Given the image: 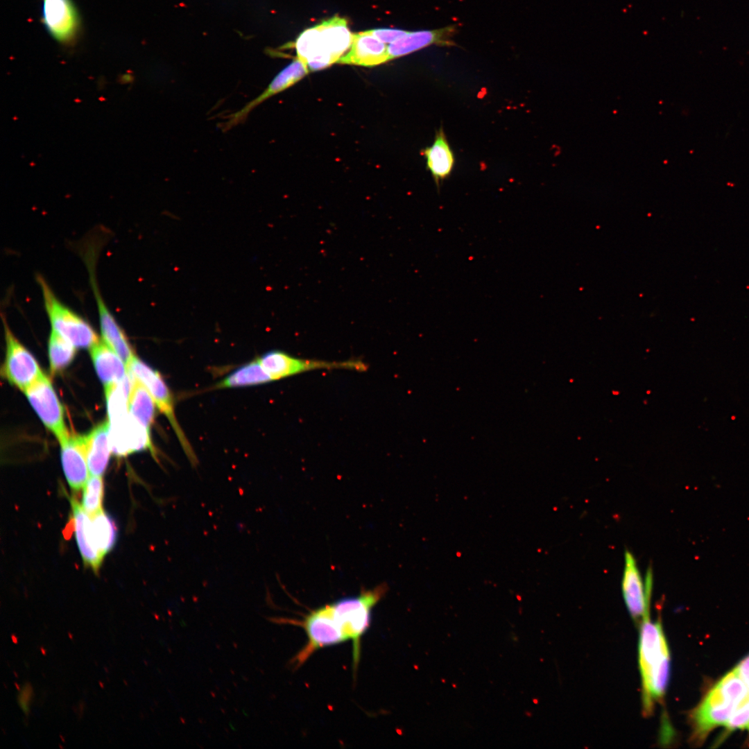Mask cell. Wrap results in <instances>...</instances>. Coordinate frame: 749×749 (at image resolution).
<instances>
[{
  "mask_svg": "<svg viewBox=\"0 0 749 749\" xmlns=\"http://www.w3.org/2000/svg\"><path fill=\"white\" fill-rule=\"evenodd\" d=\"M639 638V668L642 685V711L651 716L655 704L664 696L670 676V653L659 618L654 621L647 608L642 620Z\"/></svg>",
  "mask_w": 749,
  "mask_h": 749,
  "instance_id": "1",
  "label": "cell"
},
{
  "mask_svg": "<svg viewBox=\"0 0 749 749\" xmlns=\"http://www.w3.org/2000/svg\"><path fill=\"white\" fill-rule=\"evenodd\" d=\"M748 692L734 669L726 673L692 712V740L697 743L703 741L714 729L724 726Z\"/></svg>",
  "mask_w": 749,
  "mask_h": 749,
  "instance_id": "2",
  "label": "cell"
},
{
  "mask_svg": "<svg viewBox=\"0 0 749 749\" xmlns=\"http://www.w3.org/2000/svg\"><path fill=\"white\" fill-rule=\"evenodd\" d=\"M381 584L354 596L340 599L331 604L335 619L347 640L353 646V665L356 669L360 659L361 639L370 627L372 610L387 591Z\"/></svg>",
  "mask_w": 749,
  "mask_h": 749,
  "instance_id": "3",
  "label": "cell"
},
{
  "mask_svg": "<svg viewBox=\"0 0 749 749\" xmlns=\"http://www.w3.org/2000/svg\"><path fill=\"white\" fill-rule=\"evenodd\" d=\"M46 312L53 330L76 348H89L100 341L92 327L76 312L63 304L46 280L37 277Z\"/></svg>",
  "mask_w": 749,
  "mask_h": 749,
  "instance_id": "4",
  "label": "cell"
},
{
  "mask_svg": "<svg viewBox=\"0 0 749 749\" xmlns=\"http://www.w3.org/2000/svg\"><path fill=\"white\" fill-rule=\"evenodd\" d=\"M127 367L130 377L148 390L157 408L167 417L189 462L196 466L198 458L176 418L173 395L160 373L136 356Z\"/></svg>",
  "mask_w": 749,
  "mask_h": 749,
  "instance_id": "5",
  "label": "cell"
},
{
  "mask_svg": "<svg viewBox=\"0 0 749 749\" xmlns=\"http://www.w3.org/2000/svg\"><path fill=\"white\" fill-rule=\"evenodd\" d=\"M273 381L316 370L345 369L365 371L367 365L359 360L327 361L295 357L284 352L272 350L258 358Z\"/></svg>",
  "mask_w": 749,
  "mask_h": 749,
  "instance_id": "6",
  "label": "cell"
},
{
  "mask_svg": "<svg viewBox=\"0 0 749 749\" xmlns=\"http://www.w3.org/2000/svg\"><path fill=\"white\" fill-rule=\"evenodd\" d=\"M299 624L304 628L308 642L295 658L298 665L316 651L347 641L334 617L331 604L311 611Z\"/></svg>",
  "mask_w": 749,
  "mask_h": 749,
  "instance_id": "7",
  "label": "cell"
},
{
  "mask_svg": "<svg viewBox=\"0 0 749 749\" xmlns=\"http://www.w3.org/2000/svg\"><path fill=\"white\" fill-rule=\"evenodd\" d=\"M6 352L1 374L24 393L43 374L31 352L19 341L2 316Z\"/></svg>",
  "mask_w": 749,
  "mask_h": 749,
  "instance_id": "8",
  "label": "cell"
},
{
  "mask_svg": "<svg viewBox=\"0 0 749 749\" xmlns=\"http://www.w3.org/2000/svg\"><path fill=\"white\" fill-rule=\"evenodd\" d=\"M24 393L42 423L54 434L59 442L70 435L64 422L63 406L45 374Z\"/></svg>",
  "mask_w": 749,
  "mask_h": 749,
  "instance_id": "9",
  "label": "cell"
},
{
  "mask_svg": "<svg viewBox=\"0 0 749 749\" xmlns=\"http://www.w3.org/2000/svg\"><path fill=\"white\" fill-rule=\"evenodd\" d=\"M625 563L621 580V589L627 609L636 621H641L650 607L653 587V572L650 567L646 572L645 583L630 551L626 550Z\"/></svg>",
  "mask_w": 749,
  "mask_h": 749,
  "instance_id": "10",
  "label": "cell"
},
{
  "mask_svg": "<svg viewBox=\"0 0 749 749\" xmlns=\"http://www.w3.org/2000/svg\"><path fill=\"white\" fill-rule=\"evenodd\" d=\"M109 424L110 448L114 455L126 456L146 449L155 454L150 429L130 413L125 417L109 422Z\"/></svg>",
  "mask_w": 749,
  "mask_h": 749,
  "instance_id": "11",
  "label": "cell"
},
{
  "mask_svg": "<svg viewBox=\"0 0 749 749\" xmlns=\"http://www.w3.org/2000/svg\"><path fill=\"white\" fill-rule=\"evenodd\" d=\"M42 19L51 37L61 43L71 42L79 28V16L71 0H42Z\"/></svg>",
  "mask_w": 749,
  "mask_h": 749,
  "instance_id": "12",
  "label": "cell"
},
{
  "mask_svg": "<svg viewBox=\"0 0 749 749\" xmlns=\"http://www.w3.org/2000/svg\"><path fill=\"white\" fill-rule=\"evenodd\" d=\"M309 71L307 65L302 60L298 57L295 58L289 64L274 77L262 93L241 109L228 116L230 123L236 126L242 122L254 108L268 98L298 83L308 74Z\"/></svg>",
  "mask_w": 749,
  "mask_h": 749,
  "instance_id": "13",
  "label": "cell"
},
{
  "mask_svg": "<svg viewBox=\"0 0 749 749\" xmlns=\"http://www.w3.org/2000/svg\"><path fill=\"white\" fill-rule=\"evenodd\" d=\"M456 25H449L435 30L407 31L399 40L388 46L389 60L408 55L430 45L451 46L456 45L453 37Z\"/></svg>",
  "mask_w": 749,
  "mask_h": 749,
  "instance_id": "14",
  "label": "cell"
},
{
  "mask_svg": "<svg viewBox=\"0 0 749 749\" xmlns=\"http://www.w3.org/2000/svg\"><path fill=\"white\" fill-rule=\"evenodd\" d=\"M60 444L66 479L74 492H79L87 481L89 471L84 436L69 435Z\"/></svg>",
  "mask_w": 749,
  "mask_h": 749,
  "instance_id": "15",
  "label": "cell"
},
{
  "mask_svg": "<svg viewBox=\"0 0 749 749\" xmlns=\"http://www.w3.org/2000/svg\"><path fill=\"white\" fill-rule=\"evenodd\" d=\"M90 279L97 304L103 341L122 359L128 366L135 355L126 334L105 304L98 289L95 279L92 275Z\"/></svg>",
  "mask_w": 749,
  "mask_h": 749,
  "instance_id": "16",
  "label": "cell"
},
{
  "mask_svg": "<svg viewBox=\"0 0 749 749\" xmlns=\"http://www.w3.org/2000/svg\"><path fill=\"white\" fill-rule=\"evenodd\" d=\"M389 60L388 46L369 30L353 34L350 51L337 62L373 67Z\"/></svg>",
  "mask_w": 749,
  "mask_h": 749,
  "instance_id": "17",
  "label": "cell"
},
{
  "mask_svg": "<svg viewBox=\"0 0 749 749\" xmlns=\"http://www.w3.org/2000/svg\"><path fill=\"white\" fill-rule=\"evenodd\" d=\"M317 26L322 54L332 64L337 62L350 48L352 42L353 34L347 26V20L335 16Z\"/></svg>",
  "mask_w": 749,
  "mask_h": 749,
  "instance_id": "18",
  "label": "cell"
},
{
  "mask_svg": "<svg viewBox=\"0 0 749 749\" xmlns=\"http://www.w3.org/2000/svg\"><path fill=\"white\" fill-rule=\"evenodd\" d=\"M71 505L76 540L83 562L97 572L104 557L95 545L91 518L76 499H71Z\"/></svg>",
  "mask_w": 749,
  "mask_h": 749,
  "instance_id": "19",
  "label": "cell"
},
{
  "mask_svg": "<svg viewBox=\"0 0 749 749\" xmlns=\"http://www.w3.org/2000/svg\"><path fill=\"white\" fill-rule=\"evenodd\" d=\"M89 350L94 368L104 386L120 382L127 377V365L103 341Z\"/></svg>",
  "mask_w": 749,
  "mask_h": 749,
  "instance_id": "20",
  "label": "cell"
},
{
  "mask_svg": "<svg viewBox=\"0 0 749 749\" xmlns=\"http://www.w3.org/2000/svg\"><path fill=\"white\" fill-rule=\"evenodd\" d=\"M110 424L105 421L84 436L88 469L92 476L104 474L110 454Z\"/></svg>",
  "mask_w": 749,
  "mask_h": 749,
  "instance_id": "21",
  "label": "cell"
},
{
  "mask_svg": "<svg viewBox=\"0 0 749 749\" xmlns=\"http://www.w3.org/2000/svg\"><path fill=\"white\" fill-rule=\"evenodd\" d=\"M422 155L439 189L440 183L450 175L455 162L454 153L442 128L437 132L432 145L423 150Z\"/></svg>",
  "mask_w": 749,
  "mask_h": 749,
  "instance_id": "22",
  "label": "cell"
},
{
  "mask_svg": "<svg viewBox=\"0 0 749 749\" xmlns=\"http://www.w3.org/2000/svg\"><path fill=\"white\" fill-rule=\"evenodd\" d=\"M273 381L259 359L248 362L228 374L214 386L215 389L257 386Z\"/></svg>",
  "mask_w": 749,
  "mask_h": 749,
  "instance_id": "23",
  "label": "cell"
},
{
  "mask_svg": "<svg viewBox=\"0 0 749 749\" xmlns=\"http://www.w3.org/2000/svg\"><path fill=\"white\" fill-rule=\"evenodd\" d=\"M132 386V379L128 373L121 381L105 386L110 423L122 419L129 414V397Z\"/></svg>",
  "mask_w": 749,
  "mask_h": 749,
  "instance_id": "24",
  "label": "cell"
},
{
  "mask_svg": "<svg viewBox=\"0 0 749 749\" xmlns=\"http://www.w3.org/2000/svg\"><path fill=\"white\" fill-rule=\"evenodd\" d=\"M156 406L153 398L146 387L132 379L129 397V413L150 429L155 419Z\"/></svg>",
  "mask_w": 749,
  "mask_h": 749,
  "instance_id": "25",
  "label": "cell"
},
{
  "mask_svg": "<svg viewBox=\"0 0 749 749\" xmlns=\"http://www.w3.org/2000/svg\"><path fill=\"white\" fill-rule=\"evenodd\" d=\"M91 521L95 545L104 557L116 544L117 537L116 524L103 510L91 517Z\"/></svg>",
  "mask_w": 749,
  "mask_h": 749,
  "instance_id": "26",
  "label": "cell"
},
{
  "mask_svg": "<svg viewBox=\"0 0 749 749\" xmlns=\"http://www.w3.org/2000/svg\"><path fill=\"white\" fill-rule=\"evenodd\" d=\"M50 371L55 375L71 364L76 347L64 337L51 329L48 345Z\"/></svg>",
  "mask_w": 749,
  "mask_h": 749,
  "instance_id": "27",
  "label": "cell"
},
{
  "mask_svg": "<svg viewBox=\"0 0 749 749\" xmlns=\"http://www.w3.org/2000/svg\"><path fill=\"white\" fill-rule=\"evenodd\" d=\"M83 490L82 507L89 517L103 510L104 483L101 476H92Z\"/></svg>",
  "mask_w": 749,
  "mask_h": 749,
  "instance_id": "28",
  "label": "cell"
},
{
  "mask_svg": "<svg viewBox=\"0 0 749 749\" xmlns=\"http://www.w3.org/2000/svg\"><path fill=\"white\" fill-rule=\"evenodd\" d=\"M724 726L728 732L736 730L749 731V692L739 703Z\"/></svg>",
  "mask_w": 749,
  "mask_h": 749,
  "instance_id": "29",
  "label": "cell"
},
{
  "mask_svg": "<svg viewBox=\"0 0 749 749\" xmlns=\"http://www.w3.org/2000/svg\"><path fill=\"white\" fill-rule=\"evenodd\" d=\"M372 33L384 43H393L404 36L407 31L399 29L376 28Z\"/></svg>",
  "mask_w": 749,
  "mask_h": 749,
  "instance_id": "30",
  "label": "cell"
},
{
  "mask_svg": "<svg viewBox=\"0 0 749 749\" xmlns=\"http://www.w3.org/2000/svg\"><path fill=\"white\" fill-rule=\"evenodd\" d=\"M734 670L749 690V655L737 665Z\"/></svg>",
  "mask_w": 749,
  "mask_h": 749,
  "instance_id": "31",
  "label": "cell"
},
{
  "mask_svg": "<svg viewBox=\"0 0 749 749\" xmlns=\"http://www.w3.org/2000/svg\"><path fill=\"white\" fill-rule=\"evenodd\" d=\"M131 81H132V80L128 76H123V78H121V83H123V84L128 83L131 82Z\"/></svg>",
  "mask_w": 749,
  "mask_h": 749,
  "instance_id": "32",
  "label": "cell"
},
{
  "mask_svg": "<svg viewBox=\"0 0 749 749\" xmlns=\"http://www.w3.org/2000/svg\"><path fill=\"white\" fill-rule=\"evenodd\" d=\"M11 639H12V641L13 643H15V644L18 643L17 637L16 636H15L14 635H11Z\"/></svg>",
  "mask_w": 749,
  "mask_h": 749,
  "instance_id": "33",
  "label": "cell"
},
{
  "mask_svg": "<svg viewBox=\"0 0 749 749\" xmlns=\"http://www.w3.org/2000/svg\"><path fill=\"white\" fill-rule=\"evenodd\" d=\"M40 650H41V651H42V654L45 655H46V651H45V649H44V648L41 647V648H40Z\"/></svg>",
  "mask_w": 749,
  "mask_h": 749,
  "instance_id": "34",
  "label": "cell"
},
{
  "mask_svg": "<svg viewBox=\"0 0 749 749\" xmlns=\"http://www.w3.org/2000/svg\"><path fill=\"white\" fill-rule=\"evenodd\" d=\"M15 687H17V690H20L19 685L16 682H15Z\"/></svg>",
  "mask_w": 749,
  "mask_h": 749,
  "instance_id": "35",
  "label": "cell"
},
{
  "mask_svg": "<svg viewBox=\"0 0 749 749\" xmlns=\"http://www.w3.org/2000/svg\"><path fill=\"white\" fill-rule=\"evenodd\" d=\"M69 636L70 639H73V636H71L70 632H69Z\"/></svg>",
  "mask_w": 749,
  "mask_h": 749,
  "instance_id": "36",
  "label": "cell"
}]
</instances>
